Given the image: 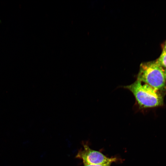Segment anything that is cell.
Listing matches in <instances>:
<instances>
[{"label":"cell","instance_id":"cell-1","mask_svg":"<svg viewBox=\"0 0 166 166\" xmlns=\"http://www.w3.org/2000/svg\"><path fill=\"white\" fill-rule=\"evenodd\" d=\"M133 94L138 104L142 108L161 105L163 98L157 90L148 85L136 80L132 84L124 87Z\"/></svg>","mask_w":166,"mask_h":166},{"label":"cell","instance_id":"cell-2","mask_svg":"<svg viewBox=\"0 0 166 166\" xmlns=\"http://www.w3.org/2000/svg\"><path fill=\"white\" fill-rule=\"evenodd\" d=\"M137 80L147 84L157 90L165 86L164 69L155 61L143 62L140 66Z\"/></svg>","mask_w":166,"mask_h":166},{"label":"cell","instance_id":"cell-3","mask_svg":"<svg viewBox=\"0 0 166 166\" xmlns=\"http://www.w3.org/2000/svg\"><path fill=\"white\" fill-rule=\"evenodd\" d=\"M77 157L81 159L84 164H88L111 163L116 160L115 158H108L101 152L92 150L86 145L84 146V149L78 153Z\"/></svg>","mask_w":166,"mask_h":166},{"label":"cell","instance_id":"cell-4","mask_svg":"<svg viewBox=\"0 0 166 166\" xmlns=\"http://www.w3.org/2000/svg\"><path fill=\"white\" fill-rule=\"evenodd\" d=\"M155 61L163 68L166 69V53H161L160 57Z\"/></svg>","mask_w":166,"mask_h":166},{"label":"cell","instance_id":"cell-5","mask_svg":"<svg viewBox=\"0 0 166 166\" xmlns=\"http://www.w3.org/2000/svg\"><path fill=\"white\" fill-rule=\"evenodd\" d=\"M111 163L98 164H84L85 166H110Z\"/></svg>","mask_w":166,"mask_h":166},{"label":"cell","instance_id":"cell-6","mask_svg":"<svg viewBox=\"0 0 166 166\" xmlns=\"http://www.w3.org/2000/svg\"><path fill=\"white\" fill-rule=\"evenodd\" d=\"M161 53H166V41H165L163 46V50Z\"/></svg>","mask_w":166,"mask_h":166},{"label":"cell","instance_id":"cell-7","mask_svg":"<svg viewBox=\"0 0 166 166\" xmlns=\"http://www.w3.org/2000/svg\"><path fill=\"white\" fill-rule=\"evenodd\" d=\"M164 73L165 77L166 80V69H164Z\"/></svg>","mask_w":166,"mask_h":166}]
</instances>
